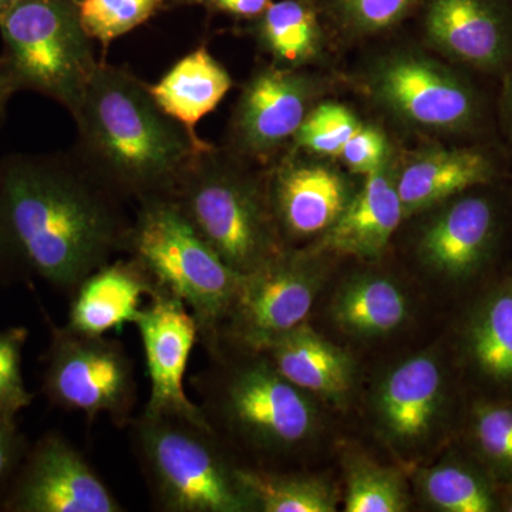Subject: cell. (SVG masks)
<instances>
[{"label":"cell","instance_id":"603a6c76","mask_svg":"<svg viewBox=\"0 0 512 512\" xmlns=\"http://www.w3.org/2000/svg\"><path fill=\"white\" fill-rule=\"evenodd\" d=\"M463 352L483 382L512 399V276L474 303L464 323Z\"/></svg>","mask_w":512,"mask_h":512},{"label":"cell","instance_id":"5b68a950","mask_svg":"<svg viewBox=\"0 0 512 512\" xmlns=\"http://www.w3.org/2000/svg\"><path fill=\"white\" fill-rule=\"evenodd\" d=\"M128 427L157 510L256 512L241 466L211 427L146 413Z\"/></svg>","mask_w":512,"mask_h":512},{"label":"cell","instance_id":"60d3db41","mask_svg":"<svg viewBox=\"0 0 512 512\" xmlns=\"http://www.w3.org/2000/svg\"><path fill=\"white\" fill-rule=\"evenodd\" d=\"M74 2L79 3V2H80V0H74Z\"/></svg>","mask_w":512,"mask_h":512},{"label":"cell","instance_id":"74e56055","mask_svg":"<svg viewBox=\"0 0 512 512\" xmlns=\"http://www.w3.org/2000/svg\"><path fill=\"white\" fill-rule=\"evenodd\" d=\"M15 94L16 90L13 89L8 74H6L5 69H3L2 62H0V121L5 117L9 101L13 96H15Z\"/></svg>","mask_w":512,"mask_h":512},{"label":"cell","instance_id":"484cf974","mask_svg":"<svg viewBox=\"0 0 512 512\" xmlns=\"http://www.w3.org/2000/svg\"><path fill=\"white\" fill-rule=\"evenodd\" d=\"M414 488L439 512H498V485L473 457L450 456L414 471Z\"/></svg>","mask_w":512,"mask_h":512},{"label":"cell","instance_id":"e575fe53","mask_svg":"<svg viewBox=\"0 0 512 512\" xmlns=\"http://www.w3.org/2000/svg\"><path fill=\"white\" fill-rule=\"evenodd\" d=\"M28 450L18 424L0 419V491L5 490L15 476Z\"/></svg>","mask_w":512,"mask_h":512},{"label":"cell","instance_id":"f1b7e54d","mask_svg":"<svg viewBox=\"0 0 512 512\" xmlns=\"http://www.w3.org/2000/svg\"><path fill=\"white\" fill-rule=\"evenodd\" d=\"M345 471V512H404L412 505L400 468L383 466L363 454L349 453Z\"/></svg>","mask_w":512,"mask_h":512},{"label":"cell","instance_id":"8992f818","mask_svg":"<svg viewBox=\"0 0 512 512\" xmlns=\"http://www.w3.org/2000/svg\"><path fill=\"white\" fill-rule=\"evenodd\" d=\"M124 251L143 266L160 291L187 306L205 349H217L242 275L204 241L173 197L138 202Z\"/></svg>","mask_w":512,"mask_h":512},{"label":"cell","instance_id":"5bb4252c","mask_svg":"<svg viewBox=\"0 0 512 512\" xmlns=\"http://www.w3.org/2000/svg\"><path fill=\"white\" fill-rule=\"evenodd\" d=\"M483 188L430 210L434 212L416 238L417 261L427 274L448 284H466L493 261L501 235L500 210Z\"/></svg>","mask_w":512,"mask_h":512},{"label":"cell","instance_id":"9a60e30c","mask_svg":"<svg viewBox=\"0 0 512 512\" xmlns=\"http://www.w3.org/2000/svg\"><path fill=\"white\" fill-rule=\"evenodd\" d=\"M269 204L288 247L329 231L359 190L350 173L318 157L282 158L265 174Z\"/></svg>","mask_w":512,"mask_h":512},{"label":"cell","instance_id":"4dcf8cb0","mask_svg":"<svg viewBox=\"0 0 512 512\" xmlns=\"http://www.w3.org/2000/svg\"><path fill=\"white\" fill-rule=\"evenodd\" d=\"M362 124L355 111L345 104L320 101L296 131L293 147L311 156L338 158L343 146Z\"/></svg>","mask_w":512,"mask_h":512},{"label":"cell","instance_id":"3957f363","mask_svg":"<svg viewBox=\"0 0 512 512\" xmlns=\"http://www.w3.org/2000/svg\"><path fill=\"white\" fill-rule=\"evenodd\" d=\"M227 348V346H225ZM211 352L214 365L195 377L202 413L217 436L264 458H284L318 437V400L303 392L262 352Z\"/></svg>","mask_w":512,"mask_h":512},{"label":"cell","instance_id":"2e32d148","mask_svg":"<svg viewBox=\"0 0 512 512\" xmlns=\"http://www.w3.org/2000/svg\"><path fill=\"white\" fill-rule=\"evenodd\" d=\"M133 325L140 332L151 384L143 413L178 417L211 427L184 387L188 359L195 342L200 340L197 320L187 306L170 293L157 292L148 299Z\"/></svg>","mask_w":512,"mask_h":512},{"label":"cell","instance_id":"30bf717a","mask_svg":"<svg viewBox=\"0 0 512 512\" xmlns=\"http://www.w3.org/2000/svg\"><path fill=\"white\" fill-rule=\"evenodd\" d=\"M43 394L52 406L89 420L109 416L123 429L137 403L134 366L119 340L50 326Z\"/></svg>","mask_w":512,"mask_h":512},{"label":"cell","instance_id":"e0dca14e","mask_svg":"<svg viewBox=\"0 0 512 512\" xmlns=\"http://www.w3.org/2000/svg\"><path fill=\"white\" fill-rule=\"evenodd\" d=\"M424 37L451 63L503 76L512 62V0H423Z\"/></svg>","mask_w":512,"mask_h":512},{"label":"cell","instance_id":"7a4b0ae2","mask_svg":"<svg viewBox=\"0 0 512 512\" xmlns=\"http://www.w3.org/2000/svg\"><path fill=\"white\" fill-rule=\"evenodd\" d=\"M82 163L120 198L170 197L188 165L211 147L168 117L133 73L99 63L72 113Z\"/></svg>","mask_w":512,"mask_h":512},{"label":"cell","instance_id":"ba28073f","mask_svg":"<svg viewBox=\"0 0 512 512\" xmlns=\"http://www.w3.org/2000/svg\"><path fill=\"white\" fill-rule=\"evenodd\" d=\"M367 87L406 126L440 136L484 133L487 107L473 80L423 53L396 50L379 57L367 73Z\"/></svg>","mask_w":512,"mask_h":512},{"label":"cell","instance_id":"8d00e7d4","mask_svg":"<svg viewBox=\"0 0 512 512\" xmlns=\"http://www.w3.org/2000/svg\"><path fill=\"white\" fill-rule=\"evenodd\" d=\"M501 77H503V89L500 96V120L512 144V62Z\"/></svg>","mask_w":512,"mask_h":512},{"label":"cell","instance_id":"d4e9b609","mask_svg":"<svg viewBox=\"0 0 512 512\" xmlns=\"http://www.w3.org/2000/svg\"><path fill=\"white\" fill-rule=\"evenodd\" d=\"M251 23L259 49L286 69H303L319 59L329 25L318 0H274Z\"/></svg>","mask_w":512,"mask_h":512},{"label":"cell","instance_id":"d6a6232c","mask_svg":"<svg viewBox=\"0 0 512 512\" xmlns=\"http://www.w3.org/2000/svg\"><path fill=\"white\" fill-rule=\"evenodd\" d=\"M26 340L25 328L0 330V419L12 423L33 402L22 372Z\"/></svg>","mask_w":512,"mask_h":512},{"label":"cell","instance_id":"83f0119b","mask_svg":"<svg viewBox=\"0 0 512 512\" xmlns=\"http://www.w3.org/2000/svg\"><path fill=\"white\" fill-rule=\"evenodd\" d=\"M468 453L498 487L512 485V399H480L467 420Z\"/></svg>","mask_w":512,"mask_h":512},{"label":"cell","instance_id":"ffe728a7","mask_svg":"<svg viewBox=\"0 0 512 512\" xmlns=\"http://www.w3.org/2000/svg\"><path fill=\"white\" fill-rule=\"evenodd\" d=\"M276 369L303 392L329 406H348L357 384L355 359L308 322L265 350Z\"/></svg>","mask_w":512,"mask_h":512},{"label":"cell","instance_id":"d6986e66","mask_svg":"<svg viewBox=\"0 0 512 512\" xmlns=\"http://www.w3.org/2000/svg\"><path fill=\"white\" fill-rule=\"evenodd\" d=\"M397 165L399 161L393 157L375 173L366 175L342 217L311 247L330 256L379 259L406 220L397 191Z\"/></svg>","mask_w":512,"mask_h":512},{"label":"cell","instance_id":"ac0fdd59","mask_svg":"<svg viewBox=\"0 0 512 512\" xmlns=\"http://www.w3.org/2000/svg\"><path fill=\"white\" fill-rule=\"evenodd\" d=\"M501 175L500 158L484 144L423 148L397 165L404 218L429 212L463 192L494 185Z\"/></svg>","mask_w":512,"mask_h":512},{"label":"cell","instance_id":"d590c367","mask_svg":"<svg viewBox=\"0 0 512 512\" xmlns=\"http://www.w3.org/2000/svg\"><path fill=\"white\" fill-rule=\"evenodd\" d=\"M178 2L201 6L211 13H221L231 18L252 22L261 16L274 0H178Z\"/></svg>","mask_w":512,"mask_h":512},{"label":"cell","instance_id":"7c38bea8","mask_svg":"<svg viewBox=\"0 0 512 512\" xmlns=\"http://www.w3.org/2000/svg\"><path fill=\"white\" fill-rule=\"evenodd\" d=\"M320 93L322 83L303 69L269 64L256 70L235 104L227 150L247 163L271 160L293 140Z\"/></svg>","mask_w":512,"mask_h":512},{"label":"cell","instance_id":"836d02e7","mask_svg":"<svg viewBox=\"0 0 512 512\" xmlns=\"http://www.w3.org/2000/svg\"><path fill=\"white\" fill-rule=\"evenodd\" d=\"M394 157L389 137L380 127L362 124L340 151L338 160L353 175L375 173Z\"/></svg>","mask_w":512,"mask_h":512},{"label":"cell","instance_id":"9c48e42d","mask_svg":"<svg viewBox=\"0 0 512 512\" xmlns=\"http://www.w3.org/2000/svg\"><path fill=\"white\" fill-rule=\"evenodd\" d=\"M329 256L311 245L288 247L261 268L242 275L218 348L265 352L286 333L308 322L328 282Z\"/></svg>","mask_w":512,"mask_h":512},{"label":"cell","instance_id":"f546056e","mask_svg":"<svg viewBox=\"0 0 512 512\" xmlns=\"http://www.w3.org/2000/svg\"><path fill=\"white\" fill-rule=\"evenodd\" d=\"M423 0H318L332 28L352 39L376 36L419 12Z\"/></svg>","mask_w":512,"mask_h":512},{"label":"cell","instance_id":"6da1fadb","mask_svg":"<svg viewBox=\"0 0 512 512\" xmlns=\"http://www.w3.org/2000/svg\"><path fill=\"white\" fill-rule=\"evenodd\" d=\"M119 195L83 163L13 154L0 163V284L40 279L72 295L124 251Z\"/></svg>","mask_w":512,"mask_h":512},{"label":"cell","instance_id":"7402d4cb","mask_svg":"<svg viewBox=\"0 0 512 512\" xmlns=\"http://www.w3.org/2000/svg\"><path fill=\"white\" fill-rule=\"evenodd\" d=\"M329 315L350 338L383 339L406 325L412 316V301L392 276L360 272L339 286Z\"/></svg>","mask_w":512,"mask_h":512},{"label":"cell","instance_id":"cb8c5ba5","mask_svg":"<svg viewBox=\"0 0 512 512\" xmlns=\"http://www.w3.org/2000/svg\"><path fill=\"white\" fill-rule=\"evenodd\" d=\"M232 84L228 70L201 46L181 57L157 83L147 84V89L168 117L191 137L200 138L195 127L220 106Z\"/></svg>","mask_w":512,"mask_h":512},{"label":"cell","instance_id":"4316f807","mask_svg":"<svg viewBox=\"0 0 512 512\" xmlns=\"http://www.w3.org/2000/svg\"><path fill=\"white\" fill-rule=\"evenodd\" d=\"M239 473L256 512L338 511V491L325 478L249 466L239 467Z\"/></svg>","mask_w":512,"mask_h":512},{"label":"cell","instance_id":"44dd1931","mask_svg":"<svg viewBox=\"0 0 512 512\" xmlns=\"http://www.w3.org/2000/svg\"><path fill=\"white\" fill-rule=\"evenodd\" d=\"M160 292L143 266L128 256L107 262L74 289L67 328L87 335H106L136 322L144 298Z\"/></svg>","mask_w":512,"mask_h":512},{"label":"cell","instance_id":"f35d334b","mask_svg":"<svg viewBox=\"0 0 512 512\" xmlns=\"http://www.w3.org/2000/svg\"><path fill=\"white\" fill-rule=\"evenodd\" d=\"M498 504L500 511L512 512V485L498 487Z\"/></svg>","mask_w":512,"mask_h":512},{"label":"cell","instance_id":"52a82bcc","mask_svg":"<svg viewBox=\"0 0 512 512\" xmlns=\"http://www.w3.org/2000/svg\"><path fill=\"white\" fill-rule=\"evenodd\" d=\"M0 55L16 93L49 97L73 113L100 62L74 0H23L0 18Z\"/></svg>","mask_w":512,"mask_h":512},{"label":"cell","instance_id":"277c9868","mask_svg":"<svg viewBox=\"0 0 512 512\" xmlns=\"http://www.w3.org/2000/svg\"><path fill=\"white\" fill-rule=\"evenodd\" d=\"M170 197L239 275L251 274L288 248L272 214L265 175L231 151L211 146L198 153Z\"/></svg>","mask_w":512,"mask_h":512},{"label":"cell","instance_id":"4fadbf2b","mask_svg":"<svg viewBox=\"0 0 512 512\" xmlns=\"http://www.w3.org/2000/svg\"><path fill=\"white\" fill-rule=\"evenodd\" d=\"M0 511L123 512L124 507L70 441L47 433L6 485Z\"/></svg>","mask_w":512,"mask_h":512},{"label":"cell","instance_id":"1f68e13d","mask_svg":"<svg viewBox=\"0 0 512 512\" xmlns=\"http://www.w3.org/2000/svg\"><path fill=\"white\" fill-rule=\"evenodd\" d=\"M164 0H80V20L87 35L104 49L146 23L163 8Z\"/></svg>","mask_w":512,"mask_h":512},{"label":"cell","instance_id":"8fae6325","mask_svg":"<svg viewBox=\"0 0 512 512\" xmlns=\"http://www.w3.org/2000/svg\"><path fill=\"white\" fill-rule=\"evenodd\" d=\"M450 409V377L443 357L433 349L390 367L370 399L377 436L402 458L419 456L433 446Z\"/></svg>","mask_w":512,"mask_h":512},{"label":"cell","instance_id":"ab89813d","mask_svg":"<svg viewBox=\"0 0 512 512\" xmlns=\"http://www.w3.org/2000/svg\"><path fill=\"white\" fill-rule=\"evenodd\" d=\"M20 2H23V0H0V18H2L3 15H6L10 9L19 5Z\"/></svg>","mask_w":512,"mask_h":512}]
</instances>
